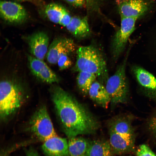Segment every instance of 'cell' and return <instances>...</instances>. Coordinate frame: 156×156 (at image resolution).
I'll return each mask as SVG.
<instances>
[{
  "mask_svg": "<svg viewBox=\"0 0 156 156\" xmlns=\"http://www.w3.org/2000/svg\"><path fill=\"white\" fill-rule=\"evenodd\" d=\"M51 92L63 130L68 138L97 131L99 127L97 119L73 96L57 86L52 87Z\"/></svg>",
  "mask_w": 156,
  "mask_h": 156,
  "instance_id": "6da1fadb",
  "label": "cell"
},
{
  "mask_svg": "<svg viewBox=\"0 0 156 156\" xmlns=\"http://www.w3.org/2000/svg\"><path fill=\"white\" fill-rule=\"evenodd\" d=\"M74 70L95 75L99 81L105 84L109 77L107 64L100 51L92 45L81 46L77 50Z\"/></svg>",
  "mask_w": 156,
  "mask_h": 156,
  "instance_id": "7a4b0ae2",
  "label": "cell"
},
{
  "mask_svg": "<svg viewBox=\"0 0 156 156\" xmlns=\"http://www.w3.org/2000/svg\"><path fill=\"white\" fill-rule=\"evenodd\" d=\"M21 85L13 80L5 79L0 84V116L5 120L12 115L23 103L24 93Z\"/></svg>",
  "mask_w": 156,
  "mask_h": 156,
  "instance_id": "3957f363",
  "label": "cell"
},
{
  "mask_svg": "<svg viewBox=\"0 0 156 156\" xmlns=\"http://www.w3.org/2000/svg\"><path fill=\"white\" fill-rule=\"evenodd\" d=\"M120 22L135 27L137 21L148 16L156 5V0H117Z\"/></svg>",
  "mask_w": 156,
  "mask_h": 156,
  "instance_id": "277c9868",
  "label": "cell"
},
{
  "mask_svg": "<svg viewBox=\"0 0 156 156\" xmlns=\"http://www.w3.org/2000/svg\"><path fill=\"white\" fill-rule=\"evenodd\" d=\"M127 55L122 62L117 67L114 74L109 77L105 87L110 98V103L114 105L123 103L126 101L127 83L126 75Z\"/></svg>",
  "mask_w": 156,
  "mask_h": 156,
  "instance_id": "5b68a950",
  "label": "cell"
},
{
  "mask_svg": "<svg viewBox=\"0 0 156 156\" xmlns=\"http://www.w3.org/2000/svg\"><path fill=\"white\" fill-rule=\"evenodd\" d=\"M29 128L31 131L43 142L57 135L47 109L44 106L40 107L33 114L30 120Z\"/></svg>",
  "mask_w": 156,
  "mask_h": 156,
  "instance_id": "8992f818",
  "label": "cell"
},
{
  "mask_svg": "<svg viewBox=\"0 0 156 156\" xmlns=\"http://www.w3.org/2000/svg\"><path fill=\"white\" fill-rule=\"evenodd\" d=\"M0 12L2 19L10 24H21L27 18V13L23 6L17 3L10 1H1Z\"/></svg>",
  "mask_w": 156,
  "mask_h": 156,
  "instance_id": "52a82bcc",
  "label": "cell"
},
{
  "mask_svg": "<svg viewBox=\"0 0 156 156\" xmlns=\"http://www.w3.org/2000/svg\"><path fill=\"white\" fill-rule=\"evenodd\" d=\"M75 49V44L72 39L67 38H57L49 46L46 56L47 60L51 64H57L61 55H69Z\"/></svg>",
  "mask_w": 156,
  "mask_h": 156,
  "instance_id": "ba28073f",
  "label": "cell"
},
{
  "mask_svg": "<svg viewBox=\"0 0 156 156\" xmlns=\"http://www.w3.org/2000/svg\"><path fill=\"white\" fill-rule=\"evenodd\" d=\"M27 58L31 71L38 78L49 83L59 82L57 76L43 60L30 55H28Z\"/></svg>",
  "mask_w": 156,
  "mask_h": 156,
  "instance_id": "9c48e42d",
  "label": "cell"
},
{
  "mask_svg": "<svg viewBox=\"0 0 156 156\" xmlns=\"http://www.w3.org/2000/svg\"><path fill=\"white\" fill-rule=\"evenodd\" d=\"M27 40L31 53L35 57L43 60L49 47L47 34L44 32H38L28 36Z\"/></svg>",
  "mask_w": 156,
  "mask_h": 156,
  "instance_id": "30bf717a",
  "label": "cell"
},
{
  "mask_svg": "<svg viewBox=\"0 0 156 156\" xmlns=\"http://www.w3.org/2000/svg\"><path fill=\"white\" fill-rule=\"evenodd\" d=\"M42 149L45 156H69L68 141L57 135L43 142Z\"/></svg>",
  "mask_w": 156,
  "mask_h": 156,
  "instance_id": "8fae6325",
  "label": "cell"
},
{
  "mask_svg": "<svg viewBox=\"0 0 156 156\" xmlns=\"http://www.w3.org/2000/svg\"><path fill=\"white\" fill-rule=\"evenodd\" d=\"M66 27L74 37L78 39L85 38L90 35V30L87 17H72L70 23Z\"/></svg>",
  "mask_w": 156,
  "mask_h": 156,
  "instance_id": "7c38bea8",
  "label": "cell"
},
{
  "mask_svg": "<svg viewBox=\"0 0 156 156\" xmlns=\"http://www.w3.org/2000/svg\"><path fill=\"white\" fill-rule=\"evenodd\" d=\"M88 94L93 101L103 107L107 108L110 102V98L105 86L99 81L94 82Z\"/></svg>",
  "mask_w": 156,
  "mask_h": 156,
  "instance_id": "4fadbf2b",
  "label": "cell"
},
{
  "mask_svg": "<svg viewBox=\"0 0 156 156\" xmlns=\"http://www.w3.org/2000/svg\"><path fill=\"white\" fill-rule=\"evenodd\" d=\"M109 129V142L113 153L121 154L132 150L134 141L127 140L114 131Z\"/></svg>",
  "mask_w": 156,
  "mask_h": 156,
  "instance_id": "5bb4252c",
  "label": "cell"
},
{
  "mask_svg": "<svg viewBox=\"0 0 156 156\" xmlns=\"http://www.w3.org/2000/svg\"><path fill=\"white\" fill-rule=\"evenodd\" d=\"M132 71L141 86L149 89L156 90V78L152 74L138 66L133 67Z\"/></svg>",
  "mask_w": 156,
  "mask_h": 156,
  "instance_id": "9a60e30c",
  "label": "cell"
},
{
  "mask_svg": "<svg viewBox=\"0 0 156 156\" xmlns=\"http://www.w3.org/2000/svg\"><path fill=\"white\" fill-rule=\"evenodd\" d=\"M109 141L96 140L89 141L85 156H113Z\"/></svg>",
  "mask_w": 156,
  "mask_h": 156,
  "instance_id": "2e32d148",
  "label": "cell"
},
{
  "mask_svg": "<svg viewBox=\"0 0 156 156\" xmlns=\"http://www.w3.org/2000/svg\"><path fill=\"white\" fill-rule=\"evenodd\" d=\"M89 141L80 137L69 138L68 150L69 156H85Z\"/></svg>",
  "mask_w": 156,
  "mask_h": 156,
  "instance_id": "e0dca14e",
  "label": "cell"
},
{
  "mask_svg": "<svg viewBox=\"0 0 156 156\" xmlns=\"http://www.w3.org/2000/svg\"><path fill=\"white\" fill-rule=\"evenodd\" d=\"M96 78L95 75L90 73L78 72L76 78L77 84L79 90L83 94H88L91 85Z\"/></svg>",
  "mask_w": 156,
  "mask_h": 156,
  "instance_id": "ac0fdd59",
  "label": "cell"
},
{
  "mask_svg": "<svg viewBox=\"0 0 156 156\" xmlns=\"http://www.w3.org/2000/svg\"><path fill=\"white\" fill-rule=\"evenodd\" d=\"M109 127V129L114 131L126 140L134 141L132 129L127 121L118 120L111 122Z\"/></svg>",
  "mask_w": 156,
  "mask_h": 156,
  "instance_id": "d6986e66",
  "label": "cell"
},
{
  "mask_svg": "<svg viewBox=\"0 0 156 156\" xmlns=\"http://www.w3.org/2000/svg\"><path fill=\"white\" fill-rule=\"evenodd\" d=\"M66 9L60 5L51 3L47 5L45 9V14L51 22L59 24L60 19Z\"/></svg>",
  "mask_w": 156,
  "mask_h": 156,
  "instance_id": "ffe728a7",
  "label": "cell"
},
{
  "mask_svg": "<svg viewBox=\"0 0 156 156\" xmlns=\"http://www.w3.org/2000/svg\"><path fill=\"white\" fill-rule=\"evenodd\" d=\"M68 55L64 54L59 57L57 63L60 70L66 69L71 66L72 62Z\"/></svg>",
  "mask_w": 156,
  "mask_h": 156,
  "instance_id": "44dd1931",
  "label": "cell"
},
{
  "mask_svg": "<svg viewBox=\"0 0 156 156\" xmlns=\"http://www.w3.org/2000/svg\"><path fill=\"white\" fill-rule=\"evenodd\" d=\"M136 155L137 156H156L150 148L144 144L139 146L137 149Z\"/></svg>",
  "mask_w": 156,
  "mask_h": 156,
  "instance_id": "7402d4cb",
  "label": "cell"
},
{
  "mask_svg": "<svg viewBox=\"0 0 156 156\" xmlns=\"http://www.w3.org/2000/svg\"><path fill=\"white\" fill-rule=\"evenodd\" d=\"M72 18L66 10L60 19L59 24L66 27L70 23Z\"/></svg>",
  "mask_w": 156,
  "mask_h": 156,
  "instance_id": "603a6c76",
  "label": "cell"
},
{
  "mask_svg": "<svg viewBox=\"0 0 156 156\" xmlns=\"http://www.w3.org/2000/svg\"><path fill=\"white\" fill-rule=\"evenodd\" d=\"M66 2L73 6L82 7L84 6L86 2V0H65Z\"/></svg>",
  "mask_w": 156,
  "mask_h": 156,
  "instance_id": "cb8c5ba5",
  "label": "cell"
},
{
  "mask_svg": "<svg viewBox=\"0 0 156 156\" xmlns=\"http://www.w3.org/2000/svg\"><path fill=\"white\" fill-rule=\"evenodd\" d=\"M26 156H40L38 153L34 148H30L25 150Z\"/></svg>",
  "mask_w": 156,
  "mask_h": 156,
  "instance_id": "d4e9b609",
  "label": "cell"
},
{
  "mask_svg": "<svg viewBox=\"0 0 156 156\" xmlns=\"http://www.w3.org/2000/svg\"><path fill=\"white\" fill-rule=\"evenodd\" d=\"M86 2L88 4L91 5H92L94 3V1H95V0H86Z\"/></svg>",
  "mask_w": 156,
  "mask_h": 156,
  "instance_id": "484cf974",
  "label": "cell"
},
{
  "mask_svg": "<svg viewBox=\"0 0 156 156\" xmlns=\"http://www.w3.org/2000/svg\"><path fill=\"white\" fill-rule=\"evenodd\" d=\"M18 1H32L33 0H14Z\"/></svg>",
  "mask_w": 156,
  "mask_h": 156,
  "instance_id": "4316f807",
  "label": "cell"
}]
</instances>
